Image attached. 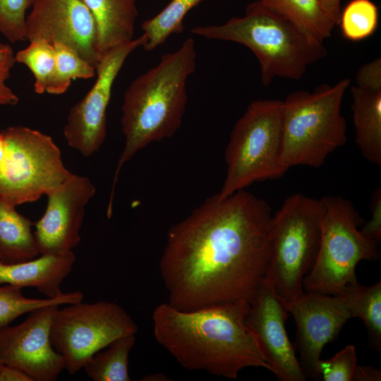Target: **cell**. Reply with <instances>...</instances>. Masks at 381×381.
I'll list each match as a JSON object with an SVG mask.
<instances>
[{
	"label": "cell",
	"mask_w": 381,
	"mask_h": 381,
	"mask_svg": "<svg viewBox=\"0 0 381 381\" xmlns=\"http://www.w3.org/2000/svg\"><path fill=\"white\" fill-rule=\"evenodd\" d=\"M269 204L241 190L207 198L172 226L159 261L168 303L189 311L250 303L272 254Z\"/></svg>",
	"instance_id": "cell-1"
},
{
	"label": "cell",
	"mask_w": 381,
	"mask_h": 381,
	"mask_svg": "<svg viewBox=\"0 0 381 381\" xmlns=\"http://www.w3.org/2000/svg\"><path fill=\"white\" fill-rule=\"evenodd\" d=\"M249 302L239 301L184 311L168 303L152 313L153 334L184 368L236 379L246 368L271 365L248 327Z\"/></svg>",
	"instance_id": "cell-2"
},
{
	"label": "cell",
	"mask_w": 381,
	"mask_h": 381,
	"mask_svg": "<svg viewBox=\"0 0 381 381\" xmlns=\"http://www.w3.org/2000/svg\"><path fill=\"white\" fill-rule=\"evenodd\" d=\"M197 64L195 42L186 38L176 50L136 77L126 90L121 128L125 139L107 208L113 212L115 188L124 164L149 144L169 138L180 128L188 101L187 84Z\"/></svg>",
	"instance_id": "cell-3"
},
{
	"label": "cell",
	"mask_w": 381,
	"mask_h": 381,
	"mask_svg": "<svg viewBox=\"0 0 381 381\" xmlns=\"http://www.w3.org/2000/svg\"><path fill=\"white\" fill-rule=\"evenodd\" d=\"M191 33L207 40L241 44L256 56L261 81L267 87L277 78L298 80L308 67L327 54L316 42L259 0L248 5L241 17L222 24L197 25Z\"/></svg>",
	"instance_id": "cell-4"
},
{
	"label": "cell",
	"mask_w": 381,
	"mask_h": 381,
	"mask_svg": "<svg viewBox=\"0 0 381 381\" xmlns=\"http://www.w3.org/2000/svg\"><path fill=\"white\" fill-rule=\"evenodd\" d=\"M349 79L296 91L282 101L283 161L294 166L321 167L347 140L341 106Z\"/></svg>",
	"instance_id": "cell-5"
},
{
	"label": "cell",
	"mask_w": 381,
	"mask_h": 381,
	"mask_svg": "<svg viewBox=\"0 0 381 381\" xmlns=\"http://www.w3.org/2000/svg\"><path fill=\"white\" fill-rule=\"evenodd\" d=\"M282 101L252 102L234 126L224 152L226 174L217 193L222 198L252 183L281 178L283 161Z\"/></svg>",
	"instance_id": "cell-6"
},
{
	"label": "cell",
	"mask_w": 381,
	"mask_h": 381,
	"mask_svg": "<svg viewBox=\"0 0 381 381\" xmlns=\"http://www.w3.org/2000/svg\"><path fill=\"white\" fill-rule=\"evenodd\" d=\"M322 200L319 249L303 289L307 293L341 296L358 282L356 268L359 262L379 259V243L358 229L363 219L350 200L332 195Z\"/></svg>",
	"instance_id": "cell-7"
},
{
	"label": "cell",
	"mask_w": 381,
	"mask_h": 381,
	"mask_svg": "<svg viewBox=\"0 0 381 381\" xmlns=\"http://www.w3.org/2000/svg\"><path fill=\"white\" fill-rule=\"evenodd\" d=\"M323 212L322 198L294 193L272 214V254L265 278L287 304L304 294L303 281L319 249Z\"/></svg>",
	"instance_id": "cell-8"
},
{
	"label": "cell",
	"mask_w": 381,
	"mask_h": 381,
	"mask_svg": "<svg viewBox=\"0 0 381 381\" xmlns=\"http://www.w3.org/2000/svg\"><path fill=\"white\" fill-rule=\"evenodd\" d=\"M0 132V197L9 204L34 202L71 174L51 136L23 126Z\"/></svg>",
	"instance_id": "cell-9"
},
{
	"label": "cell",
	"mask_w": 381,
	"mask_h": 381,
	"mask_svg": "<svg viewBox=\"0 0 381 381\" xmlns=\"http://www.w3.org/2000/svg\"><path fill=\"white\" fill-rule=\"evenodd\" d=\"M82 301L59 307L51 326L53 347L63 358L70 375L83 368L97 351L113 341L135 334L138 330L135 322L118 303Z\"/></svg>",
	"instance_id": "cell-10"
},
{
	"label": "cell",
	"mask_w": 381,
	"mask_h": 381,
	"mask_svg": "<svg viewBox=\"0 0 381 381\" xmlns=\"http://www.w3.org/2000/svg\"><path fill=\"white\" fill-rule=\"evenodd\" d=\"M140 36L104 52L96 66V80L85 97L69 110L64 135L69 147L88 157L107 136V111L115 80L128 56L144 45Z\"/></svg>",
	"instance_id": "cell-11"
},
{
	"label": "cell",
	"mask_w": 381,
	"mask_h": 381,
	"mask_svg": "<svg viewBox=\"0 0 381 381\" xmlns=\"http://www.w3.org/2000/svg\"><path fill=\"white\" fill-rule=\"evenodd\" d=\"M59 305L29 313L21 323L0 329V360L27 373L33 381H55L65 369L51 340V326Z\"/></svg>",
	"instance_id": "cell-12"
},
{
	"label": "cell",
	"mask_w": 381,
	"mask_h": 381,
	"mask_svg": "<svg viewBox=\"0 0 381 381\" xmlns=\"http://www.w3.org/2000/svg\"><path fill=\"white\" fill-rule=\"evenodd\" d=\"M26 16V40L61 42L95 68L102 54L95 20L82 0H35Z\"/></svg>",
	"instance_id": "cell-13"
},
{
	"label": "cell",
	"mask_w": 381,
	"mask_h": 381,
	"mask_svg": "<svg viewBox=\"0 0 381 381\" xmlns=\"http://www.w3.org/2000/svg\"><path fill=\"white\" fill-rule=\"evenodd\" d=\"M95 192L88 177L71 173L61 185L46 195L45 212L34 224L40 255H65L79 244L85 208Z\"/></svg>",
	"instance_id": "cell-14"
},
{
	"label": "cell",
	"mask_w": 381,
	"mask_h": 381,
	"mask_svg": "<svg viewBox=\"0 0 381 381\" xmlns=\"http://www.w3.org/2000/svg\"><path fill=\"white\" fill-rule=\"evenodd\" d=\"M288 313L287 303L264 277L249 303L247 325L278 380L304 381L306 375L285 328Z\"/></svg>",
	"instance_id": "cell-15"
},
{
	"label": "cell",
	"mask_w": 381,
	"mask_h": 381,
	"mask_svg": "<svg viewBox=\"0 0 381 381\" xmlns=\"http://www.w3.org/2000/svg\"><path fill=\"white\" fill-rule=\"evenodd\" d=\"M296 325V346L306 376L320 380L318 364L324 346L332 341L351 318L344 296L304 294L287 304Z\"/></svg>",
	"instance_id": "cell-16"
},
{
	"label": "cell",
	"mask_w": 381,
	"mask_h": 381,
	"mask_svg": "<svg viewBox=\"0 0 381 381\" xmlns=\"http://www.w3.org/2000/svg\"><path fill=\"white\" fill-rule=\"evenodd\" d=\"M76 258L72 251L65 255H41L17 263L0 262V284L21 289L35 288L47 298L63 294L61 286L71 273Z\"/></svg>",
	"instance_id": "cell-17"
},
{
	"label": "cell",
	"mask_w": 381,
	"mask_h": 381,
	"mask_svg": "<svg viewBox=\"0 0 381 381\" xmlns=\"http://www.w3.org/2000/svg\"><path fill=\"white\" fill-rule=\"evenodd\" d=\"M97 28L101 54L134 39L136 0H82Z\"/></svg>",
	"instance_id": "cell-18"
},
{
	"label": "cell",
	"mask_w": 381,
	"mask_h": 381,
	"mask_svg": "<svg viewBox=\"0 0 381 381\" xmlns=\"http://www.w3.org/2000/svg\"><path fill=\"white\" fill-rule=\"evenodd\" d=\"M356 142L363 157L381 167V89L351 87Z\"/></svg>",
	"instance_id": "cell-19"
},
{
	"label": "cell",
	"mask_w": 381,
	"mask_h": 381,
	"mask_svg": "<svg viewBox=\"0 0 381 381\" xmlns=\"http://www.w3.org/2000/svg\"><path fill=\"white\" fill-rule=\"evenodd\" d=\"M34 223L0 197V262L17 263L37 258Z\"/></svg>",
	"instance_id": "cell-20"
},
{
	"label": "cell",
	"mask_w": 381,
	"mask_h": 381,
	"mask_svg": "<svg viewBox=\"0 0 381 381\" xmlns=\"http://www.w3.org/2000/svg\"><path fill=\"white\" fill-rule=\"evenodd\" d=\"M312 40L323 43L336 24L325 13L320 0H259Z\"/></svg>",
	"instance_id": "cell-21"
},
{
	"label": "cell",
	"mask_w": 381,
	"mask_h": 381,
	"mask_svg": "<svg viewBox=\"0 0 381 381\" xmlns=\"http://www.w3.org/2000/svg\"><path fill=\"white\" fill-rule=\"evenodd\" d=\"M135 340V334L123 336L97 351L83 367L87 375L93 381H131L128 358Z\"/></svg>",
	"instance_id": "cell-22"
},
{
	"label": "cell",
	"mask_w": 381,
	"mask_h": 381,
	"mask_svg": "<svg viewBox=\"0 0 381 381\" xmlns=\"http://www.w3.org/2000/svg\"><path fill=\"white\" fill-rule=\"evenodd\" d=\"M344 296L352 318L364 322L370 344L381 350V281L365 286L359 282L350 286Z\"/></svg>",
	"instance_id": "cell-23"
},
{
	"label": "cell",
	"mask_w": 381,
	"mask_h": 381,
	"mask_svg": "<svg viewBox=\"0 0 381 381\" xmlns=\"http://www.w3.org/2000/svg\"><path fill=\"white\" fill-rule=\"evenodd\" d=\"M204 0H171L153 17L141 25L145 42L143 48L152 51L164 44L172 35L182 32L183 20L188 12Z\"/></svg>",
	"instance_id": "cell-24"
},
{
	"label": "cell",
	"mask_w": 381,
	"mask_h": 381,
	"mask_svg": "<svg viewBox=\"0 0 381 381\" xmlns=\"http://www.w3.org/2000/svg\"><path fill=\"white\" fill-rule=\"evenodd\" d=\"M83 294L75 291L63 293L55 298H30L23 296L22 289L0 284V329L8 326L18 317L51 305H66L82 301Z\"/></svg>",
	"instance_id": "cell-25"
},
{
	"label": "cell",
	"mask_w": 381,
	"mask_h": 381,
	"mask_svg": "<svg viewBox=\"0 0 381 381\" xmlns=\"http://www.w3.org/2000/svg\"><path fill=\"white\" fill-rule=\"evenodd\" d=\"M53 45L56 59L55 71L47 90V93L61 95L69 88L72 80L90 79L96 76V68L73 48L61 42H56Z\"/></svg>",
	"instance_id": "cell-26"
},
{
	"label": "cell",
	"mask_w": 381,
	"mask_h": 381,
	"mask_svg": "<svg viewBox=\"0 0 381 381\" xmlns=\"http://www.w3.org/2000/svg\"><path fill=\"white\" fill-rule=\"evenodd\" d=\"M378 22V8L371 0H351L341 10L337 25L345 39L358 42L371 36Z\"/></svg>",
	"instance_id": "cell-27"
},
{
	"label": "cell",
	"mask_w": 381,
	"mask_h": 381,
	"mask_svg": "<svg viewBox=\"0 0 381 381\" xmlns=\"http://www.w3.org/2000/svg\"><path fill=\"white\" fill-rule=\"evenodd\" d=\"M16 61L26 66L34 78V90L44 94L52 80L55 71V51L53 44L43 40L30 41V44L15 54Z\"/></svg>",
	"instance_id": "cell-28"
},
{
	"label": "cell",
	"mask_w": 381,
	"mask_h": 381,
	"mask_svg": "<svg viewBox=\"0 0 381 381\" xmlns=\"http://www.w3.org/2000/svg\"><path fill=\"white\" fill-rule=\"evenodd\" d=\"M34 1L0 0V33L10 42L26 40V13Z\"/></svg>",
	"instance_id": "cell-29"
},
{
	"label": "cell",
	"mask_w": 381,
	"mask_h": 381,
	"mask_svg": "<svg viewBox=\"0 0 381 381\" xmlns=\"http://www.w3.org/2000/svg\"><path fill=\"white\" fill-rule=\"evenodd\" d=\"M357 366V356L353 345H347L328 360L318 364L320 380L323 381H352Z\"/></svg>",
	"instance_id": "cell-30"
},
{
	"label": "cell",
	"mask_w": 381,
	"mask_h": 381,
	"mask_svg": "<svg viewBox=\"0 0 381 381\" xmlns=\"http://www.w3.org/2000/svg\"><path fill=\"white\" fill-rule=\"evenodd\" d=\"M16 62L12 47L0 43V107L13 106L19 102L18 97L6 83Z\"/></svg>",
	"instance_id": "cell-31"
},
{
	"label": "cell",
	"mask_w": 381,
	"mask_h": 381,
	"mask_svg": "<svg viewBox=\"0 0 381 381\" xmlns=\"http://www.w3.org/2000/svg\"><path fill=\"white\" fill-rule=\"evenodd\" d=\"M370 218L361 231L370 239L380 243L381 240V188L377 187L371 195L370 201Z\"/></svg>",
	"instance_id": "cell-32"
},
{
	"label": "cell",
	"mask_w": 381,
	"mask_h": 381,
	"mask_svg": "<svg viewBox=\"0 0 381 381\" xmlns=\"http://www.w3.org/2000/svg\"><path fill=\"white\" fill-rule=\"evenodd\" d=\"M356 85L370 89H381V59L377 58L358 71Z\"/></svg>",
	"instance_id": "cell-33"
},
{
	"label": "cell",
	"mask_w": 381,
	"mask_h": 381,
	"mask_svg": "<svg viewBox=\"0 0 381 381\" xmlns=\"http://www.w3.org/2000/svg\"><path fill=\"white\" fill-rule=\"evenodd\" d=\"M0 381H33L23 370L13 366L3 365L0 370Z\"/></svg>",
	"instance_id": "cell-34"
},
{
	"label": "cell",
	"mask_w": 381,
	"mask_h": 381,
	"mask_svg": "<svg viewBox=\"0 0 381 381\" xmlns=\"http://www.w3.org/2000/svg\"><path fill=\"white\" fill-rule=\"evenodd\" d=\"M381 371L380 369L368 365L356 366L353 380L356 381H380Z\"/></svg>",
	"instance_id": "cell-35"
},
{
	"label": "cell",
	"mask_w": 381,
	"mask_h": 381,
	"mask_svg": "<svg viewBox=\"0 0 381 381\" xmlns=\"http://www.w3.org/2000/svg\"><path fill=\"white\" fill-rule=\"evenodd\" d=\"M322 6L329 18L337 24L340 12V0H320Z\"/></svg>",
	"instance_id": "cell-36"
},
{
	"label": "cell",
	"mask_w": 381,
	"mask_h": 381,
	"mask_svg": "<svg viewBox=\"0 0 381 381\" xmlns=\"http://www.w3.org/2000/svg\"><path fill=\"white\" fill-rule=\"evenodd\" d=\"M3 365H4L3 363H2V362L1 361V360H0V370H1V367H2Z\"/></svg>",
	"instance_id": "cell-37"
}]
</instances>
